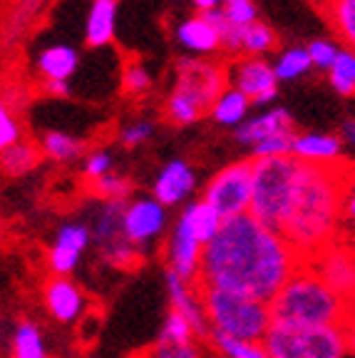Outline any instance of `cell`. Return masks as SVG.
<instances>
[{
	"instance_id": "52a82bcc",
	"label": "cell",
	"mask_w": 355,
	"mask_h": 358,
	"mask_svg": "<svg viewBox=\"0 0 355 358\" xmlns=\"http://www.w3.org/2000/svg\"><path fill=\"white\" fill-rule=\"evenodd\" d=\"M261 346L268 358H345L350 351L343 324L298 326L271 321Z\"/></svg>"
},
{
	"instance_id": "5b68a950",
	"label": "cell",
	"mask_w": 355,
	"mask_h": 358,
	"mask_svg": "<svg viewBox=\"0 0 355 358\" xmlns=\"http://www.w3.org/2000/svg\"><path fill=\"white\" fill-rule=\"evenodd\" d=\"M224 87H229V73L224 65L199 57L182 60L177 65L174 87L164 105L169 122L179 127L194 124L204 112H209Z\"/></svg>"
},
{
	"instance_id": "603a6c76",
	"label": "cell",
	"mask_w": 355,
	"mask_h": 358,
	"mask_svg": "<svg viewBox=\"0 0 355 358\" xmlns=\"http://www.w3.org/2000/svg\"><path fill=\"white\" fill-rule=\"evenodd\" d=\"M179 222L187 224V229L196 236V241H199L201 246H206L214 236H217V231H219V227H222L224 219L219 217L217 209L201 199V201H191V204H187L184 212H182V217H179Z\"/></svg>"
},
{
	"instance_id": "f546056e",
	"label": "cell",
	"mask_w": 355,
	"mask_h": 358,
	"mask_svg": "<svg viewBox=\"0 0 355 358\" xmlns=\"http://www.w3.org/2000/svg\"><path fill=\"white\" fill-rule=\"evenodd\" d=\"M206 341H211V346L224 358H268L261 341H244V338H233V336L219 334V331H209Z\"/></svg>"
},
{
	"instance_id": "d6986e66",
	"label": "cell",
	"mask_w": 355,
	"mask_h": 358,
	"mask_svg": "<svg viewBox=\"0 0 355 358\" xmlns=\"http://www.w3.org/2000/svg\"><path fill=\"white\" fill-rule=\"evenodd\" d=\"M291 155L300 162L311 164H335L343 157V142L338 134L328 132H303L294 134Z\"/></svg>"
},
{
	"instance_id": "1f68e13d",
	"label": "cell",
	"mask_w": 355,
	"mask_h": 358,
	"mask_svg": "<svg viewBox=\"0 0 355 358\" xmlns=\"http://www.w3.org/2000/svg\"><path fill=\"white\" fill-rule=\"evenodd\" d=\"M328 80L333 90L343 97L355 95V52L353 50H338V57L328 67Z\"/></svg>"
},
{
	"instance_id": "ac0fdd59",
	"label": "cell",
	"mask_w": 355,
	"mask_h": 358,
	"mask_svg": "<svg viewBox=\"0 0 355 358\" xmlns=\"http://www.w3.org/2000/svg\"><path fill=\"white\" fill-rule=\"evenodd\" d=\"M236 140L246 147H254L256 142L273 137V134L283 132H296L294 129V117L286 107H271V110L256 115V117H246L239 127H233Z\"/></svg>"
},
{
	"instance_id": "44dd1931",
	"label": "cell",
	"mask_w": 355,
	"mask_h": 358,
	"mask_svg": "<svg viewBox=\"0 0 355 358\" xmlns=\"http://www.w3.org/2000/svg\"><path fill=\"white\" fill-rule=\"evenodd\" d=\"M80 55L73 45L55 43L48 45L38 52L35 60V70L43 78V83H70L75 73H78Z\"/></svg>"
},
{
	"instance_id": "ab89813d",
	"label": "cell",
	"mask_w": 355,
	"mask_h": 358,
	"mask_svg": "<svg viewBox=\"0 0 355 358\" xmlns=\"http://www.w3.org/2000/svg\"><path fill=\"white\" fill-rule=\"evenodd\" d=\"M296 132H283V134H273L266 140L256 142L251 150L254 157H281V155H291V142H294Z\"/></svg>"
},
{
	"instance_id": "ffe728a7",
	"label": "cell",
	"mask_w": 355,
	"mask_h": 358,
	"mask_svg": "<svg viewBox=\"0 0 355 358\" xmlns=\"http://www.w3.org/2000/svg\"><path fill=\"white\" fill-rule=\"evenodd\" d=\"M177 40L184 50H189L191 55H199V57L222 50V38H219L217 25L204 13H196V15L179 22Z\"/></svg>"
},
{
	"instance_id": "7dc6e473",
	"label": "cell",
	"mask_w": 355,
	"mask_h": 358,
	"mask_svg": "<svg viewBox=\"0 0 355 358\" xmlns=\"http://www.w3.org/2000/svg\"><path fill=\"white\" fill-rule=\"evenodd\" d=\"M45 92L52 97H67L70 95V83H43Z\"/></svg>"
},
{
	"instance_id": "83f0119b",
	"label": "cell",
	"mask_w": 355,
	"mask_h": 358,
	"mask_svg": "<svg viewBox=\"0 0 355 358\" xmlns=\"http://www.w3.org/2000/svg\"><path fill=\"white\" fill-rule=\"evenodd\" d=\"M335 35L355 52V0H321Z\"/></svg>"
},
{
	"instance_id": "4dcf8cb0",
	"label": "cell",
	"mask_w": 355,
	"mask_h": 358,
	"mask_svg": "<svg viewBox=\"0 0 355 358\" xmlns=\"http://www.w3.org/2000/svg\"><path fill=\"white\" fill-rule=\"evenodd\" d=\"M271 65H273V73H276L278 83H291V80H296V78H303L313 67V62L305 48H289V50H283Z\"/></svg>"
},
{
	"instance_id": "681fc988",
	"label": "cell",
	"mask_w": 355,
	"mask_h": 358,
	"mask_svg": "<svg viewBox=\"0 0 355 358\" xmlns=\"http://www.w3.org/2000/svg\"><path fill=\"white\" fill-rule=\"evenodd\" d=\"M3 343H6V331H3V326H0V351H3Z\"/></svg>"
},
{
	"instance_id": "d590c367",
	"label": "cell",
	"mask_w": 355,
	"mask_h": 358,
	"mask_svg": "<svg viewBox=\"0 0 355 358\" xmlns=\"http://www.w3.org/2000/svg\"><path fill=\"white\" fill-rule=\"evenodd\" d=\"M122 90L132 97H142L152 90V75L142 62H127L122 70Z\"/></svg>"
},
{
	"instance_id": "6da1fadb",
	"label": "cell",
	"mask_w": 355,
	"mask_h": 358,
	"mask_svg": "<svg viewBox=\"0 0 355 358\" xmlns=\"http://www.w3.org/2000/svg\"><path fill=\"white\" fill-rule=\"evenodd\" d=\"M300 264L303 257L281 231L268 229L246 212L224 219L217 236L204 246L199 286H219L271 301Z\"/></svg>"
},
{
	"instance_id": "3957f363",
	"label": "cell",
	"mask_w": 355,
	"mask_h": 358,
	"mask_svg": "<svg viewBox=\"0 0 355 358\" xmlns=\"http://www.w3.org/2000/svg\"><path fill=\"white\" fill-rule=\"evenodd\" d=\"M268 311H271V321L276 324H343L348 313V299L331 289L316 268L303 262L273 294V299L268 301Z\"/></svg>"
},
{
	"instance_id": "e0dca14e",
	"label": "cell",
	"mask_w": 355,
	"mask_h": 358,
	"mask_svg": "<svg viewBox=\"0 0 355 358\" xmlns=\"http://www.w3.org/2000/svg\"><path fill=\"white\" fill-rule=\"evenodd\" d=\"M196 189V174L184 159H172L154 179V199L164 207H177Z\"/></svg>"
},
{
	"instance_id": "cb8c5ba5",
	"label": "cell",
	"mask_w": 355,
	"mask_h": 358,
	"mask_svg": "<svg viewBox=\"0 0 355 358\" xmlns=\"http://www.w3.org/2000/svg\"><path fill=\"white\" fill-rule=\"evenodd\" d=\"M251 100L236 87H224L222 95L214 100V105L209 107L214 122L222 124V127H239L246 117H249Z\"/></svg>"
},
{
	"instance_id": "f1b7e54d",
	"label": "cell",
	"mask_w": 355,
	"mask_h": 358,
	"mask_svg": "<svg viewBox=\"0 0 355 358\" xmlns=\"http://www.w3.org/2000/svg\"><path fill=\"white\" fill-rule=\"evenodd\" d=\"M278 38L273 28H268L266 22H249L241 30V55H254V57H266L271 50H276Z\"/></svg>"
},
{
	"instance_id": "484cf974",
	"label": "cell",
	"mask_w": 355,
	"mask_h": 358,
	"mask_svg": "<svg viewBox=\"0 0 355 358\" xmlns=\"http://www.w3.org/2000/svg\"><path fill=\"white\" fill-rule=\"evenodd\" d=\"M10 358H48V343L40 326L30 319H22L13 329Z\"/></svg>"
},
{
	"instance_id": "7402d4cb",
	"label": "cell",
	"mask_w": 355,
	"mask_h": 358,
	"mask_svg": "<svg viewBox=\"0 0 355 358\" xmlns=\"http://www.w3.org/2000/svg\"><path fill=\"white\" fill-rule=\"evenodd\" d=\"M117 10H119V0H92L87 22H85V43L89 48H105L115 40Z\"/></svg>"
},
{
	"instance_id": "f35d334b",
	"label": "cell",
	"mask_w": 355,
	"mask_h": 358,
	"mask_svg": "<svg viewBox=\"0 0 355 358\" xmlns=\"http://www.w3.org/2000/svg\"><path fill=\"white\" fill-rule=\"evenodd\" d=\"M222 13L229 22L239 25V28L259 20V8H256L254 0H226V3L222 6Z\"/></svg>"
},
{
	"instance_id": "2e32d148",
	"label": "cell",
	"mask_w": 355,
	"mask_h": 358,
	"mask_svg": "<svg viewBox=\"0 0 355 358\" xmlns=\"http://www.w3.org/2000/svg\"><path fill=\"white\" fill-rule=\"evenodd\" d=\"M167 294H169L172 308L179 311L184 319L189 321V326H191L196 338H209L211 326H209V321H206L204 303H201V296H199V286L179 279L174 271H167Z\"/></svg>"
},
{
	"instance_id": "ba28073f",
	"label": "cell",
	"mask_w": 355,
	"mask_h": 358,
	"mask_svg": "<svg viewBox=\"0 0 355 358\" xmlns=\"http://www.w3.org/2000/svg\"><path fill=\"white\" fill-rule=\"evenodd\" d=\"M122 212L124 201H105L94 214V222L89 227L92 231V241L100 249V257L107 266L115 268H134L142 264V254L137 252V246L124 236L122 229Z\"/></svg>"
},
{
	"instance_id": "8992f818",
	"label": "cell",
	"mask_w": 355,
	"mask_h": 358,
	"mask_svg": "<svg viewBox=\"0 0 355 358\" xmlns=\"http://www.w3.org/2000/svg\"><path fill=\"white\" fill-rule=\"evenodd\" d=\"M199 296L211 331L244 341H261L271 326L268 301L219 286H199Z\"/></svg>"
},
{
	"instance_id": "e575fe53",
	"label": "cell",
	"mask_w": 355,
	"mask_h": 358,
	"mask_svg": "<svg viewBox=\"0 0 355 358\" xmlns=\"http://www.w3.org/2000/svg\"><path fill=\"white\" fill-rule=\"evenodd\" d=\"M89 185H92L94 196H100L105 201H127L129 194H132V182L115 172L102 174V177L92 179Z\"/></svg>"
},
{
	"instance_id": "7a4b0ae2",
	"label": "cell",
	"mask_w": 355,
	"mask_h": 358,
	"mask_svg": "<svg viewBox=\"0 0 355 358\" xmlns=\"http://www.w3.org/2000/svg\"><path fill=\"white\" fill-rule=\"evenodd\" d=\"M345 172L348 167L340 162H300L291 212L281 234L303 259L321 252L323 246L338 236Z\"/></svg>"
},
{
	"instance_id": "9c48e42d",
	"label": "cell",
	"mask_w": 355,
	"mask_h": 358,
	"mask_svg": "<svg viewBox=\"0 0 355 358\" xmlns=\"http://www.w3.org/2000/svg\"><path fill=\"white\" fill-rule=\"evenodd\" d=\"M201 199L217 209L219 217H239L251 204V162H233L209 179Z\"/></svg>"
},
{
	"instance_id": "8d00e7d4",
	"label": "cell",
	"mask_w": 355,
	"mask_h": 358,
	"mask_svg": "<svg viewBox=\"0 0 355 358\" xmlns=\"http://www.w3.org/2000/svg\"><path fill=\"white\" fill-rule=\"evenodd\" d=\"M196 336L194 331H191V326H189V321L184 319L179 311H169L167 321H164V329H161L159 334V343H189L194 341Z\"/></svg>"
},
{
	"instance_id": "74e56055",
	"label": "cell",
	"mask_w": 355,
	"mask_h": 358,
	"mask_svg": "<svg viewBox=\"0 0 355 358\" xmlns=\"http://www.w3.org/2000/svg\"><path fill=\"white\" fill-rule=\"evenodd\" d=\"M20 122H17V115L13 110V105L6 100V97H0V152L6 150V147L15 145L20 140Z\"/></svg>"
},
{
	"instance_id": "8fae6325",
	"label": "cell",
	"mask_w": 355,
	"mask_h": 358,
	"mask_svg": "<svg viewBox=\"0 0 355 358\" xmlns=\"http://www.w3.org/2000/svg\"><path fill=\"white\" fill-rule=\"evenodd\" d=\"M316 268L321 279L333 291H338L343 299L355 296V249L348 246L343 239L335 236L331 244H326L321 252L303 259Z\"/></svg>"
},
{
	"instance_id": "b9f144b4",
	"label": "cell",
	"mask_w": 355,
	"mask_h": 358,
	"mask_svg": "<svg viewBox=\"0 0 355 358\" xmlns=\"http://www.w3.org/2000/svg\"><path fill=\"white\" fill-rule=\"evenodd\" d=\"M152 134H154V124H152L150 120H137V122L127 124V127L119 132V140H122L124 147H139V145H145Z\"/></svg>"
},
{
	"instance_id": "4316f807",
	"label": "cell",
	"mask_w": 355,
	"mask_h": 358,
	"mask_svg": "<svg viewBox=\"0 0 355 358\" xmlns=\"http://www.w3.org/2000/svg\"><path fill=\"white\" fill-rule=\"evenodd\" d=\"M40 147L33 145V142H20L17 140L15 145L6 147L0 152V169L10 177H22V174L33 172L40 162Z\"/></svg>"
},
{
	"instance_id": "f907efd6",
	"label": "cell",
	"mask_w": 355,
	"mask_h": 358,
	"mask_svg": "<svg viewBox=\"0 0 355 358\" xmlns=\"http://www.w3.org/2000/svg\"><path fill=\"white\" fill-rule=\"evenodd\" d=\"M0 244H3V227H0Z\"/></svg>"
},
{
	"instance_id": "277c9868",
	"label": "cell",
	"mask_w": 355,
	"mask_h": 358,
	"mask_svg": "<svg viewBox=\"0 0 355 358\" xmlns=\"http://www.w3.org/2000/svg\"><path fill=\"white\" fill-rule=\"evenodd\" d=\"M300 159L294 155L254 157L251 159V204L249 214L263 227L281 231L291 212Z\"/></svg>"
},
{
	"instance_id": "4fadbf2b",
	"label": "cell",
	"mask_w": 355,
	"mask_h": 358,
	"mask_svg": "<svg viewBox=\"0 0 355 358\" xmlns=\"http://www.w3.org/2000/svg\"><path fill=\"white\" fill-rule=\"evenodd\" d=\"M89 244H92V231L85 222L62 224L50 244V252H48V266H50L52 274H73Z\"/></svg>"
},
{
	"instance_id": "5bb4252c",
	"label": "cell",
	"mask_w": 355,
	"mask_h": 358,
	"mask_svg": "<svg viewBox=\"0 0 355 358\" xmlns=\"http://www.w3.org/2000/svg\"><path fill=\"white\" fill-rule=\"evenodd\" d=\"M201 252L204 246L196 241V236L187 229V224L177 222L172 236L167 241V262L169 271L189 284L199 286V266H201Z\"/></svg>"
},
{
	"instance_id": "836d02e7",
	"label": "cell",
	"mask_w": 355,
	"mask_h": 358,
	"mask_svg": "<svg viewBox=\"0 0 355 358\" xmlns=\"http://www.w3.org/2000/svg\"><path fill=\"white\" fill-rule=\"evenodd\" d=\"M338 239H343L348 246L355 249V169L345 172L343 185V207H340V224Z\"/></svg>"
},
{
	"instance_id": "9a60e30c",
	"label": "cell",
	"mask_w": 355,
	"mask_h": 358,
	"mask_svg": "<svg viewBox=\"0 0 355 358\" xmlns=\"http://www.w3.org/2000/svg\"><path fill=\"white\" fill-rule=\"evenodd\" d=\"M43 303L57 324H75L85 313V294L67 276H52L43 289Z\"/></svg>"
},
{
	"instance_id": "ee69618b",
	"label": "cell",
	"mask_w": 355,
	"mask_h": 358,
	"mask_svg": "<svg viewBox=\"0 0 355 358\" xmlns=\"http://www.w3.org/2000/svg\"><path fill=\"white\" fill-rule=\"evenodd\" d=\"M154 358H201V353L196 351V346L191 341L189 343H159L157 341Z\"/></svg>"
},
{
	"instance_id": "7c38bea8",
	"label": "cell",
	"mask_w": 355,
	"mask_h": 358,
	"mask_svg": "<svg viewBox=\"0 0 355 358\" xmlns=\"http://www.w3.org/2000/svg\"><path fill=\"white\" fill-rule=\"evenodd\" d=\"M167 227V207L152 199H132L124 201V212H122V229L124 236L137 246V252L145 257L154 246L157 236L164 231Z\"/></svg>"
},
{
	"instance_id": "c3c4849f",
	"label": "cell",
	"mask_w": 355,
	"mask_h": 358,
	"mask_svg": "<svg viewBox=\"0 0 355 358\" xmlns=\"http://www.w3.org/2000/svg\"><path fill=\"white\" fill-rule=\"evenodd\" d=\"M196 8V13H206V10H214V8H222L226 0H191Z\"/></svg>"
},
{
	"instance_id": "7bdbcfd3",
	"label": "cell",
	"mask_w": 355,
	"mask_h": 358,
	"mask_svg": "<svg viewBox=\"0 0 355 358\" xmlns=\"http://www.w3.org/2000/svg\"><path fill=\"white\" fill-rule=\"evenodd\" d=\"M82 162H85V177L92 182V179L112 172V164H115V159H112V155L107 150H94V152H89V155L85 157Z\"/></svg>"
},
{
	"instance_id": "bcb514c9",
	"label": "cell",
	"mask_w": 355,
	"mask_h": 358,
	"mask_svg": "<svg viewBox=\"0 0 355 358\" xmlns=\"http://www.w3.org/2000/svg\"><path fill=\"white\" fill-rule=\"evenodd\" d=\"M340 142H343V147L355 150V117H348L340 124Z\"/></svg>"
},
{
	"instance_id": "d6a6232c",
	"label": "cell",
	"mask_w": 355,
	"mask_h": 358,
	"mask_svg": "<svg viewBox=\"0 0 355 358\" xmlns=\"http://www.w3.org/2000/svg\"><path fill=\"white\" fill-rule=\"evenodd\" d=\"M43 0H13L10 10L6 15V40H17L28 25H33L35 15H38Z\"/></svg>"
},
{
	"instance_id": "f6af8a7d",
	"label": "cell",
	"mask_w": 355,
	"mask_h": 358,
	"mask_svg": "<svg viewBox=\"0 0 355 358\" xmlns=\"http://www.w3.org/2000/svg\"><path fill=\"white\" fill-rule=\"evenodd\" d=\"M343 329H345V334H348V346H350V351L355 353V296L348 301V313H345Z\"/></svg>"
},
{
	"instance_id": "d4e9b609",
	"label": "cell",
	"mask_w": 355,
	"mask_h": 358,
	"mask_svg": "<svg viewBox=\"0 0 355 358\" xmlns=\"http://www.w3.org/2000/svg\"><path fill=\"white\" fill-rule=\"evenodd\" d=\"M38 147L48 159L62 162V164L75 162L85 152V142L80 140V137H75V134L62 132V129H48V132L40 137Z\"/></svg>"
},
{
	"instance_id": "816d5d0a",
	"label": "cell",
	"mask_w": 355,
	"mask_h": 358,
	"mask_svg": "<svg viewBox=\"0 0 355 358\" xmlns=\"http://www.w3.org/2000/svg\"><path fill=\"white\" fill-rule=\"evenodd\" d=\"M345 358H348V356H345ZM353 358H355V356H353Z\"/></svg>"
},
{
	"instance_id": "30bf717a",
	"label": "cell",
	"mask_w": 355,
	"mask_h": 358,
	"mask_svg": "<svg viewBox=\"0 0 355 358\" xmlns=\"http://www.w3.org/2000/svg\"><path fill=\"white\" fill-rule=\"evenodd\" d=\"M229 85L241 90L251 100V105H268L276 100L278 92V78L273 73V65L266 57H254V55H236L233 62L226 67Z\"/></svg>"
},
{
	"instance_id": "60d3db41",
	"label": "cell",
	"mask_w": 355,
	"mask_h": 358,
	"mask_svg": "<svg viewBox=\"0 0 355 358\" xmlns=\"http://www.w3.org/2000/svg\"><path fill=\"white\" fill-rule=\"evenodd\" d=\"M308 55H311V62H313V67H318V70H328V67L333 65L335 62V57H338V45L333 43V40H323V38H318V40H313L308 48Z\"/></svg>"
}]
</instances>
